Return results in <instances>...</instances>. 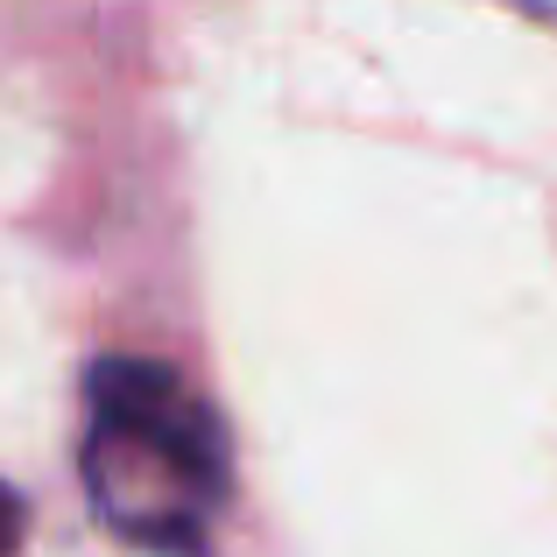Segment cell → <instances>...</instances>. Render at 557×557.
Segmentation results:
<instances>
[{
  "mask_svg": "<svg viewBox=\"0 0 557 557\" xmlns=\"http://www.w3.org/2000/svg\"><path fill=\"white\" fill-rule=\"evenodd\" d=\"M85 487L121 536L198 557L212 508L233 480L226 423L163 360H99L85 381Z\"/></svg>",
  "mask_w": 557,
  "mask_h": 557,
  "instance_id": "obj_1",
  "label": "cell"
},
{
  "mask_svg": "<svg viewBox=\"0 0 557 557\" xmlns=\"http://www.w3.org/2000/svg\"><path fill=\"white\" fill-rule=\"evenodd\" d=\"M22 494H14V487H0V557H8L14 544H22Z\"/></svg>",
  "mask_w": 557,
  "mask_h": 557,
  "instance_id": "obj_2",
  "label": "cell"
}]
</instances>
